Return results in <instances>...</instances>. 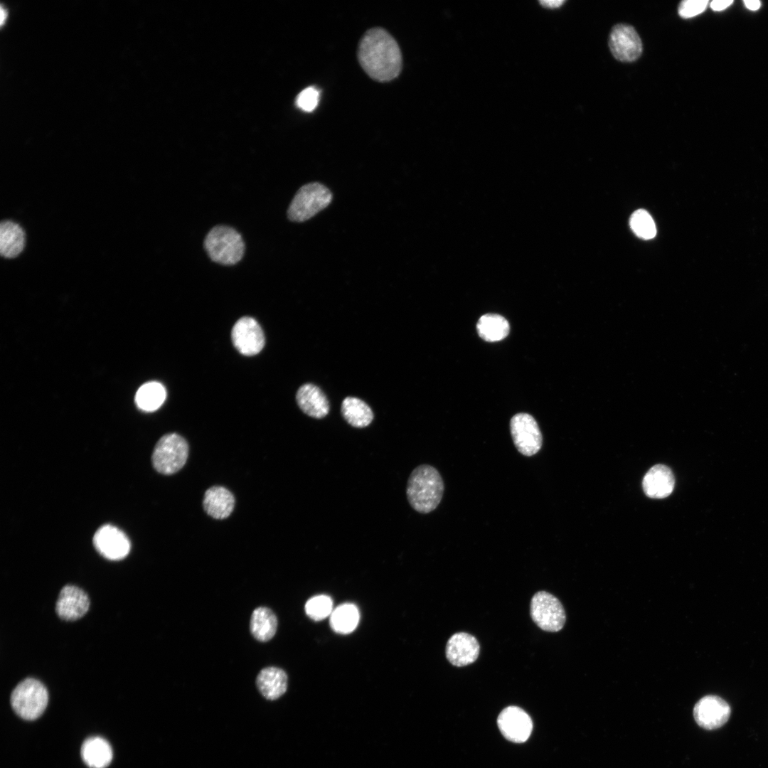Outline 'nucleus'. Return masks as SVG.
I'll list each match as a JSON object with an SVG mask.
<instances>
[{
  "label": "nucleus",
  "instance_id": "nucleus-13",
  "mask_svg": "<svg viewBox=\"0 0 768 768\" xmlns=\"http://www.w3.org/2000/svg\"><path fill=\"white\" fill-rule=\"evenodd\" d=\"M497 723L503 735L516 743L526 741L533 729L530 716L517 706L504 708L498 717Z\"/></svg>",
  "mask_w": 768,
  "mask_h": 768
},
{
  "label": "nucleus",
  "instance_id": "nucleus-2",
  "mask_svg": "<svg viewBox=\"0 0 768 768\" xmlns=\"http://www.w3.org/2000/svg\"><path fill=\"white\" fill-rule=\"evenodd\" d=\"M444 492V482L439 471L433 466L423 464L410 474L406 494L409 503L417 512L427 513L440 503Z\"/></svg>",
  "mask_w": 768,
  "mask_h": 768
},
{
  "label": "nucleus",
  "instance_id": "nucleus-31",
  "mask_svg": "<svg viewBox=\"0 0 768 768\" xmlns=\"http://www.w3.org/2000/svg\"><path fill=\"white\" fill-rule=\"evenodd\" d=\"M733 3L732 0H714L710 2V8L715 11L726 9Z\"/></svg>",
  "mask_w": 768,
  "mask_h": 768
},
{
  "label": "nucleus",
  "instance_id": "nucleus-24",
  "mask_svg": "<svg viewBox=\"0 0 768 768\" xmlns=\"http://www.w3.org/2000/svg\"><path fill=\"white\" fill-rule=\"evenodd\" d=\"M476 329L482 339L494 342L505 338L509 333L510 326L503 316L496 314H486L479 318Z\"/></svg>",
  "mask_w": 768,
  "mask_h": 768
},
{
  "label": "nucleus",
  "instance_id": "nucleus-3",
  "mask_svg": "<svg viewBox=\"0 0 768 768\" xmlns=\"http://www.w3.org/2000/svg\"><path fill=\"white\" fill-rule=\"evenodd\" d=\"M204 247L209 257L223 265H233L241 260L245 244L241 235L226 225L213 227L207 234Z\"/></svg>",
  "mask_w": 768,
  "mask_h": 768
},
{
  "label": "nucleus",
  "instance_id": "nucleus-18",
  "mask_svg": "<svg viewBox=\"0 0 768 768\" xmlns=\"http://www.w3.org/2000/svg\"><path fill=\"white\" fill-rule=\"evenodd\" d=\"M235 498L233 494L223 486L209 488L204 494L203 506L208 515L213 518L224 519L233 511Z\"/></svg>",
  "mask_w": 768,
  "mask_h": 768
},
{
  "label": "nucleus",
  "instance_id": "nucleus-25",
  "mask_svg": "<svg viewBox=\"0 0 768 768\" xmlns=\"http://www.w3.org/2000/svg\"><path fill=\"white\" fill-rule=\"evenodd\" d=\"M359 618V612L356 605L350 603L343 604L332 611L330 616V626L335 632L347 634L357 627Z\"/></svg>",
  "mask_w": 768,
  "mask_h": 768
},
{
  "label": "nucleus",
  "instance_id": "nucleus-4",
  "mask_svg": "<svg viewBox=\"0 0 768 768\" xmlns=\"http://www.w3.org/2000/svg\"><path fill=\"white\" fill-rule=\"evenodd\" d=\"M48 701V693L39 681L28 678L21 681L11 695V704L21 718L33 720L44 712Z\"/></svg>",
  "mask_w": 768,
  "mask_h": 768
},
{
  "label": "nucleus",
  "instance_id": "nucleus-11",
  "mask_svg": "<svg viewBox=\"0 0 768 768\" xmlns=\"http://www.w3.org/2000/svg\"><path fill=\"white\" fill-rule=\"evenodd\" d=\"M231 338L235 348L247 356L257 354L265 345V335L261 326L255 319L249 316H243L236 321Z\"/></svg>",
  "mask_w": 768,
  "mask_h": 768
},
{
  "label": "nucleus",
  "instance_id": "nucleus-28",
  "mask_svg": "<svg viewBox=\"0 0 768 768\" xmlns=\"http://www.w3.org/2000/svg\"><path fill=\"white\" fill-rule=\"evenodd\" d=\"M333 602L330 597L324 594L310 598L305 604V612L309 617L315 621H320L332 612Z\"/></svg>",
  "mask_w": 768,
  "mask_h": 768
},
{
  "label": "nucleus",
  "instance_id": "nucleus-8",
  "mask_svg": "<svg viewBox=\"0 0 768 768\" xmlns=\"http://www.w3.org/2000/svg\"><path fill=\"white\" fill-rule=\"evenodd\" d=\"M511 433L518 451L525 456L537 454L542 447V434L535 420L529 414L518 413L511 420Z\"/></svg>",
  "mask_w": 768,
  "mask_h": 768
},
{
  "label": "nucleus",
  "instance_id": "nucleus-33",
  "mask_svg": "<svg viewBox=\"0 0 768 768\" xmlns=\"http://www.w3.org/2000/svg\"><path fill=\"white\" fill-rule=\"evenodd\" d=\"M565 1L562 0H546L541 1L540 4L543 6L553 9L560 6Z\"/></svg>",
  "mask_w": 768,
  "mask_h": 768
},
{
  "label": "nucleus",
  "instance_id": "nucleus-27",
  "mask_svg": "<svg viewBox=\"0 0 768 768\" xmlns=\"http://www.w3.org/2000/svg\"><path fill=\"white\" fill-rule=\"evenodd\" d=\"M629 223L634 233L641 238L651 239L656 234L655 223L645 210L639 209L634 211L631 215Z\"/></svg>",
  "mask_w": 768,
  "mask_h": 768
},
{
  "label": "nucleus",
  "instance_id": "nucleus-5",
  "mask_svg": "<svg viewBox=\"0 0 768 768\" xmlns=\"http://www.w3.org/2000/svg\"><path fill=\"white\" fill-rule=\"evenodd\" d=\"M332 193L324 185L309 183L302 186L294 196L287 210L290 220L304 222L327 207Z\"/></svg>",
  "mask_w": 768,
  "mask_h": 768
},
{
  "label": "nucleus",
  "instance_id": "nucleus-29",
  "mask_svg": "<svg viewBox=\"0 0 768 768\" xmlns=\"http://www.w3.org/2000/svg\"><path fill=\"white\" fill-rule=\"evenodd\" d=\"M319 95V90L317 88L314 86L308 87L297 95V106L304 112H312L318 106Z\"/></svg>",
  "mask_w": 768,
  "mask_h": 768
},
{
  "label": "nucleus",
  "instance_id": "nucleus-22",
  "mask_svg": "<svg viewBox=\"0 0 768 768\" xmlns=\"http://www.w3.org/2000/svg\"><path fill=\"white\" fill-rule=\"evenodd\" d=\"M277 624V618L270 608L260 607L252 613L250 629L255 639L265 642L274 636Z\"/></svg>",
  "mask_w": 768,
  "mask_h": 768
},
{
  "label": "nucleus",
  "instance_id": "nucleus-14",
  "mask_svg": "<svg viewBox=\"0 0 768 768\" xmlns=\"http://www.w3.org/2000/svg\"><path fill=\"white\" fill-rule=\"evenodd\" d=\"M89 607L87 594L77 586L68 585L59 593L55 612L63 620L75 621L83 617Z\"/></svg>",
  "mask_w": 768,
  "mask_h": 768
},
{
  "label": "nucleus",
  "instance_id": "nucleus-16",
  "mask_svg": "<svg viewBox=\"0 0 768 768\" xmlns=\"http://www.w3.org/2000/svg\"><path fill=\"white\" fill-rule=\"evenodd\" d=\"M645 494L652 498H664L674 489L675 479L672 471L663 464L652 466L645 474L643 482Z\"/></svg>",
  "mask_w": 768,
  "mask_h": 768
},
{
  "label": "nucleus",
  "instance_id": "nucleus-10",
  "mask_svg": "<svg viewBox=\"0 0 768 768\" xmlns=\"http://www.w3.org/2000/svg\"><path fill=\"white\" fill-rule=\"evenodd\" d=\"M609 46L613 56L622 62H633L641 55V40L630 25H615L609 34Z\"/></svg>",
  "mask_w": 768,
  "mask_h": 768
},
{
  "label": "nucleus",
  "instance_id": "nucleus-19",
  "mask_svg": "<svg viewBox=\"0 0 768 768\" xmlns=\"http://www.w3.org/2000/svg\"><path fill=\"white\" fill-rule=\"evenodd\" d=\"M288 678L285 671L277 667L262 669L256 678L260 693L267 700L280 698L287 690Z\"/></svg>",
  "mask_w": 768,
  "mask_h": 768
},
{
  "label": "nucleus",
  "instance_id": "nucleus-21",
  "mask_svg": "<svg viewBox=\"0 0 768 768\" xmlns=\"http://www.w3.org/2000/svg\"><path fill=\"white\" fill-rule=\"evenodd\" d=\"M112 750L108 742L100 737H92L83 742L81 756L91 768H105L112 759Z\"/></svg>",
  "mask_w": 768,
  "mask_h": 768
},
{
  "label": "nucleus",
  "instance_id": "nucleus-20",
  "mask_svg": "<svg viewBox=\"0 0 768 768\" xmlns=\"http://www.w3.org/2000/svg\"><path fill=\"white\" fill-rule=\"evenodd\" d=\"M26 235L16 223L4 220L0 225V253L6 258H14L23 250Z\"/></svg>",
  "mask_w": 768,
  "mask_h": 768
},
{
  "label": "nucleus",
  "instance_id": "nucleus-6",
  "mask_svg": "<svg viewBox=\"0 0 768 768\" xmlns=\"http://www.w3.org/2000/svg\"><path fill=\"white\" fill-rule=\"evenodd\" d=\"M188 446L186 439L176 433L162 436L153 451L151 461L159 473L170 475L179 471L186 464Z\"/></svg>",
  "mask_w": 768,
  "mask_h": 768
},
{
  "label": "nucleus",
  "instance_id": "nucleus-26",
  "mask_svg": "<svg viewBox=\"0 0 768 768\" xmlns=\"http://www.w3.org/2000/svg\"><path fill=\"white\" fill-rule=\"evenodd\" d=\"M166 396V389L161 383L149 382L138 389L135 395V402L139 409L152 412L161 407Z\"/></svg>",
  "mask_w": 768,
  "mask_h": 768
},
{
  "label": "nucleus",
  "instance_id": "nucleus-1",
  "mask_svg": "<svg viewBox=\"0 0 768 768\" xmlns=\"http://www.w3.org/2000/svg\"><path fill=\"white\" fill-rule=\"evenodd\" d=\"M358 59L368 76L378 82L395 79L402 69L400 47L382 28H373L365 33L358 45Z\"/></svg>",
  "mask_w": 768,
  "mask_h": 768
},
{
  "label": "nucleus",
  "instance_id": "nucleus-7",
  "mask_svg": "<svg viewBox=\"0 0 768 768\" xmlns=\"http://www.w3.org/2000/svg\"><path fill=\"white\" fill-rule=\"evenodd\" d=\"M530 614L535 624L546 631H560L566 620L561 602L554 595L545 591L538 592L533 596Z\"/></svg>",
  "mask_w": 768,
  "mask_h": 768
},
{
  "label": "nucleus",
  "instance_id": "nucleus-32",
  "mask_svg": "<svg viewBox=\"0 0 768 768\" xmlns=\"http://www.w3.org/2000/svg\"><path fill=\"white\" fill-rule=\"evenodd\" d=\"M743 3L750 11H757L761 6V2L759 0H744Z\"/></svg>",
  "mask_w": 768,
  "mask_h": 768
},
{
  "label": "nucleus",
  "instance_id": "nucleus-12",
  "mask_svg": "<svg viewBox=\"0 0 768 768\" xmlns=\"http://www.w3.org/2000/svg\"><path fill=\"white\" fill-rule=\"evenodd\" d=\"M93 544L101 555L111 560L124 558L130 550L127 535L112 525H104L97 529L93 537Z\"/></svg>",
  "mask_w": 768,
  "mask_h": 768
},
{
  "label": "nucleus",
  "instance_id": "nucleus-15",
  "mask_svg": "<svg viewBox=\"0 0 768 768\" xmlns=\"http://www.w3.org/2000/svg\"><path fill=\"white\" fill-rule=\"evenodd\" d=\"M479 649V642L474 636L465 632H458L447 641L446 657L452 665L464 666L476 660Z\"/></svg>",
  "mask_w": 768,
  "mask_h": 768
},
{
  "label": "nucleus",
  "instance_id": "nucleus-9",
  "mask_svg": "<svg viewBox=\"0 0 768 768\" xmlns=\"http://www.w3.org/2000/svg\"><path fill=\"white\" fill-rule=\"evenodd\" d=\"M730 714V705L715 695L703 696L693 708V717L696 723L707 730L722 727L728 721Z\"/></svg>",
  "mask_w": 768,
  "mask_h": 768
},
{
  "label": "nucleus",
  "instance_id": "nucleus-17",
  "mask_svg": "<svg viewBox=\"0 0 768 768\" xmlns=\"http://www.w3.org/2000/svg\"><path fill=\"white\" fill-rule=\"evenodd\" d=\"M299 408L307 415L321 419L329 412V402L324 393L312 383L300 386L296 395Z\"/></svg>",
  "mask_w": 768,
  "mask_h": 768
},
{
  "label": "nucleus",
  "instance_id": "nucleus-30",
  "mask_svg": "<svg viewBox=\"0 0 768 768\" xmlns=\"http://www.w3.org/2000/svg\"><path fill=\"white\" fill-rule=\"evenodd\" d=\"M708 4V0H685L680 3L678 9L681 18H688L703 13Z\"/></svg>",
  "mask_w": 768,
  "mask_h": 768
},
{
  "label": "nucleus",
  "instance_id": "nucleus-23",
  "mask_svg": "<svg viewBox=\"0 0 768 768\" xmlns=\"http://www.w3.org/2000/svg\"><path fill=\"white\" fill-rule=\"evenodd\" d=\"M341 411L345 420L354 427H367L373 420L371 408L358 398H346L342 402Z\"/></svg>",
  "mask_w": 768,
  "mask_h": 768
}]
</instances>
